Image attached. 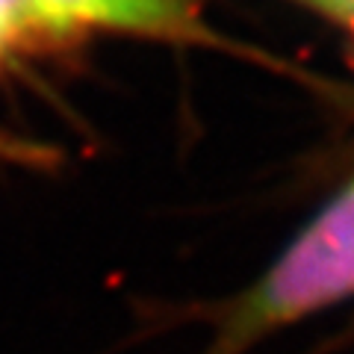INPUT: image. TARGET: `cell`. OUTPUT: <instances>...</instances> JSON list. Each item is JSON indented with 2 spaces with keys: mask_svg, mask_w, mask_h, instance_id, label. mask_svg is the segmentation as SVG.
I'll use <instances>...</instances> for the list:
<instances>
[{
  "mask_svg": "<svg viewBox=\"0 0 354 354\" xmlns=\"http://www.w3.org/2000/svg\"><path fill=\"white\" fill-rule=\"evenodd\" d=\"M354 295V180L239 298L207 354H242L278 328Z\"/></svg>",
  "mask_w": 354,
  "mask_h": 354,
  "instance_id": "obj_1",
  "label": "cell"
},
{
  "mask_svg": "<svg viewBox=\"0 0 354 354\" xmlns=\"http://www.w3.org/2000/svg\"><path fill=\"white\" fill-rule=\"evenodd\" d=\"M204 0H30L32 32H71L80 27L130 30L186 39Z\"/></svg>",
  "mask_w": 354,
  "mask_h": 354,
  "instance_id": "obj_2",
  "label": "cell"
},
{
  "mask_svg": "<svg viewBox=\"0 0 354 354\" xmlns=\"http://www.w3.org/2000/svg\"><path fill=\"white\" fill-rule=\"evenodd\" d=\"M32 32L30 0H0V48L15 44Z\"/></svg>",
  "mask_w": 354,
  "mask_h": 354,
  "instance_id": "obj_3",
  "label": "cell"
},
{
  "mask_svg": "<svg viewBox=\"0 0 354 354\" xmlns=\"http://www.w3.org/2000/svg\"><path fill=\"white\" fill-rule=\"evenodd\" d=\"M304 3L322 9L328 18H334L354 36V0H304Z\"/></svg>",
  "mask_w": 354,
  "mask_h": 354,
  "instance_id": "obj_4",
  "label": "cell"
}]
</instances>
